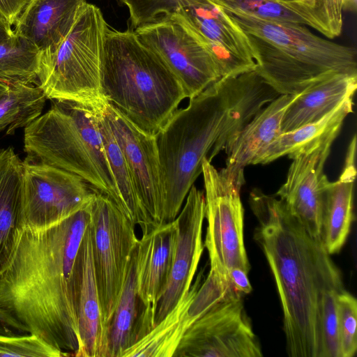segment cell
<instances>
[{
    "label": "cell",
    "instance_id": "7402d4cb",
    "mask_svg": "<svg viewBox=\"0 0 357 357\" xmlns=\"http://www.w3.org/2000/svg\"><path fill=\"white\" fill-rule=\"evenodd\" d=\"M23 161L13 146L0 149V275L10 264L24 230Z\"/></svg>",
    "mask_w": 357,
    "mask_h": 357
},
{
    "label": "cell",
    "instance_id": "e575fe53",
    "mask_svg": "<svg viewBox=\"0 0 357 357\" xmlns=\"http://www.w3.org/2000/svg\"><path fill=\"white\" fill-rule=\"evenodd\" d=\"M30 0H0V17L14 25Z\"/></svg>",
    "mask_w": 357,
    "mask_h": 357
},
{
    "label": "cell",
    "instance_id": "7a4b0ae2",
    "mask_svg": "<svg viewBox=\"0 0 357 357\" xmlns=\"http://www.w3.org/2000/svg\"><path fill=\"white\" fill-rule=\"evenodd\" d=\"M279 95L254 70L220 78L173 113L154 135L165 195L164 223L177 217L204 161L211 162Z\"/></svg>",
    "mask_w": 357,
    "mask_h": 357
},
{
    "label": "cell",
    "instance_id": "484cf974",
    "mask_svg": "<svg viewBox=\"0 0 357 357\" xmlns=\"http://www.w3.org/2000/svg\"><path fill=\"white\" fill-rule=\"evenodd\" d=\"M353 97L345 100L319 121L280 135L257 158L254 165H265L284 155L289 158L338 135L346 117L353 112Z\"/></svg>",
    "mask_w": 357,
    "mask_h": 357
},
{
    "label": "cell",
    "instance_id": "5bb4252c",
    "mask_svg": "<svg viewBox=\"0 0 357 357\" xmlns=\"http://www.w3.org/2000/svg\"><path fill=\"white\" fill-rule=\"evenodd\" d=\"M102 108L139 198L155 226L164 224L165 195L154 135L142 131L107 102Z\"/></svg>",
    "mask_w": 357,
    "mask_h": 357
},
{
    "label": "cell",
    "instance_id": "ab89813d",
    "mask_svg": "<svg viewBox=\"0 0 357 357\" xmlns=\"http://www.w3.org/2000/svg\"><path fill=\"white\" fill-rule=\"evenodd\" d=\"M10 89V84L0 79V99Z\"/></svg>",
    "mask_w": 357,
    "mask_h": 357
},
{
    "label": "cell",
    "instance_id": "7c38bea8",
    "mask_svg": "<svg viewBox=\"0 0 357 357\" xmlns=\"http://www.w3.org/2000/svg\"><path fill=\"white\" fill-rule=\"evenodd\" d=\"M134 31L170 68L182 84L186 98H194L220 78L206 47L172 15L158 18Z\"/></svg>",
    "mask_w": 357,
    "mask_h": 357
},
{
    "label": "cell",
    "instance_id": "ba28073f",
    "mask_svg": "<svg viewBox=\"0 0 357 357\" xmlns=\"http://www.w3.org/2000/svg\"><path fill=\"white\" fill-rule=\"evenodd\" d=\"M89 227L97 287L108 328L139 239L135 225L106 195L96 191L89 204Z\"/></svg>",
    "mask_w": 357,
    "mask_h": 357
},
{
    "label": "cell",
    "instance_id": "52a82bcc",
    "mask_svg": "<svg viewBox=\"0 0 357 357\" xmlns=\"http://www.w3.org/2000/svg\"><path fill=\"white\" fill-rule=\"evenodd\" d=\"M108 26L99 8L86 2L68 35L52 53L40 54L37 86L47 99L97 105Z\"/></svg>",
    "mask_w": 357,
    "mask_h": 357
},
{
    "label": "cell",
    "instance_id": "d6986e66",
    "mask_svg": "<svg viewBox=\"0 0 357 357\" xmlns=\"http://www.w3.org/2000/svg\"><path fill=\"white\" fill-rule=\"evenodd\" d=\"M298 94H281L263 107L225 149L226 166L221 170L238 187L245 183L244 169L282 134L283 116Z\"/></svg>",
    "mask_w": 357,
    "mask_h": 357
},
{
    "label": "cell",
    "instance_id": "9c48e42d",
    "mask_svg": "<svg viewBox=\"0 0 357 357\" xmlns=\"http://www.w3.org/2000/svg\"><path fill=\"white\" fill-rule=\"evenodd\" d=\"M202 174L208 223L204 245L208 252L210 271L228 278L232 268L248 273L250 265L244 244L241 188L206 160Z\"/></svg>",
    "mask_w": 357,
    "mask_h": 357
},
{
    "label": "cell",
    "instance_id": "d6a6232c",
    "mask_svg": "<svg viewBox=\"0 0 357 357\" xmlns=\"http://www.w3.org/2000/svg\"><path fill=\"white\" fill-rule=\"evenodd\" d=\"M338 293L336 291H326L321 299L320 324L322 357H341L336 304Z\"/></svg>",
    "mask_w": 357,
    "mask_h": 357
},
{
    "label": "cell",
    "instance_id": "60d3db41",
    "mask_svg": "<svg viewBox=\"0 0 357 357\" xmlns=\"http://www.w3.org/2000/svg\"><path fill=\"white\" fill-rule=\"evenodd\" d=\"M294 1H299V2L307 3L312 5L314 6V8L315 7V0H294ZM314 10H315V8H314ZM315 13H316V11H315Z\"/></svg>",
    "mask_w": 357,
    "mask_h": 357
},
{
    "label": "cell",
    "instance_id": "44dd1931",
    "mask_svg": "<svg viewBox=\"0 0 357 357\" xmlns=\"http://www.w3.org/2000/svg\"><path fill=\"white\" fill-rule=\"evenodd\" d=\"M356 137L347 151L342 171L335 181H328L324 194L321 241L330 255L340 251L354 219V188L356 176Z\"/></svg>",
    "mask_w": 357,
    "mask_h": 357
},
{
    "label": "cell",
    "instance_id": "603a6c76",
    "mask_svg": "<svg viewBox=\"0 0 357 357\" xmlns=\"http://www.w3.org/2000/svg\"><path fill=\"white\" fill-rule=\"evenodd\" d=\"M82 277L78 307L79 346L76 357H107V329L104 323L94 270L89 224L82 242Z\"/></svg>",
    "mask_w": 357,
    "mask_h": 357
},
{
    "label": "cell",
    "instance_id": "8992f818",
    "mask_svg": "<svg viewBox=\"0 0 357 357\" xmlns=\"http://www.w3.org/2000/svg\"><path fill=\"white\" fill-rule=\"evenodd\" d=\"M97 105L54 100L24 128V150L30 159L79 176L122 211L98 125Z\"/></svg>",
    "mask_w": 357,
    "mask_h": 357
},
{
    "label": "cell",
    "instance_id": "ffe728a7",
    "mask_svg": "<svg viewBox=\"0 0 357 357\" xmlns=\"http://www.w3.org/2000/svg\"><path fill=\"white\" fill-rule=\"evenodd\" d=\"M86 0H30L14 24L15 35L40 54L54 52L73 26Z\"/></svg>",
    "mask_w": 357,
    "mask_h": 357
},
{
    "label": "cell",
    "instance_id": "30bf717a",
    "mask_svg": "<svg viewBox=\"0 0 357 357\" xmlns=\"http://www.w3.org/2000/svg\"><path fill=\"white\" fill-rule=\"evenodd\" d=\"M96 191L77 175L26 157L22 182L24 229L56 225L89 204Z\"/></svg>",
    "mask_w": 357,
    "mask_h": 357
},
{
    "label": "cell",
    "instance_id": "5b68a950",
    "mask_svg": "<svg viewBox=\"0 0 357 357\" xmlns=\"http://www.w3.org/2000/svg\"><path fill=\"white\" fill-rule=\"evenodd\" d=\"M229 13L248 38L255 70L280 95L301 93L335 74H357L355 47L321 38L303 25Z\"/></svg>",
    "mask_w": 357,
    "mask_h": 357
},
{
    "label": "cell",
    "instance_id": "8d00e7d4",
    "mask_svg": "<svg viewBox=\"0 0 357 357\" xmlns=\"http://www.w3.org/2000/svg\"><path fill=\"white\" fill-rule=\"evenodd\" d=\"M229 278L234 288L242 294H250L252 286L248 278V273L240 268H232L228 273Z\"/></svg>",
    "mask_w": 357,
    "mask_h": 357
},
{
    "label": "cell",
    "instance_id": "6da1fadb",
    "mask_svg": "<svg viewBox=\"0 0 357 357\" xmlns=\"http://www.w3.org/2000/svg\"><path fill=\"white\" fill-rule=\"evenodd\" d=\"M89 204L46 229H24L0 275V307L25 332L73 356L79 346L82 242Z\"/></svg>",
    "mask_w": 357,
    "mask_h": 357
},
{
    "label": "cell",
    "instance_id": "f35d334b",
    "mask_svg": "<svg viewBox=\"0 0 357 357\" xmlns=\"http://www.w3.org/2000/svg\"><path fill=\"white\" fill-rule=\"evenodd\" d=\"M15 36L11 26L0 17V43L7 42Z\"/></svg>",
    "mask_w": 357,
    "mask_h": 357
},
{
    "label": "cell",
    "instance_id": "277c9868",
    "mask_svg": "<svg viewBox=\"0 0 357 357\" xmlns=\"http://www.w3.org/2000/svg\"><path fill=\"white\" fill-rule=\"evenodd\" d=\"M100 93L105 102L150 135L158 132L186 98L170 68L130 29L107 30Z\"/></svg>",
    "mask_w": 357,
    "mask_h": 357
},
{
    "label": "cell",
    "instance_id": "1f68e13d",
    "mask_svg": "<svg viewBox=\"0 0 357 357\" xmlns=\"http://www.w3.org/2000/svg\"><path fill=\"white\" fill-rule=\"evenodd\" d=\"M341 357H353L357 350V301L345 289L336 296Z\"/></svg>",
    "mask_w": 357,
    "mask_h": 357
},
{
    "label": "cell",
    "instance_id": "2e32d148",
    "mask_svg": "<svg viewBox=\"0 0 357 357\" xmlns=\"http://www.w3.org/2000/svg\"><path fill=\"white\" fill-rule=\"evenodd\" d=\"M175 220L177 238L169 282L159 301L155 326L189 291L204 251L202 226L206 213L204 194L194 185Z\"/></svg>",
    "mask_w": 357,
    "mask_h": 357
},
{
    "label": "cell",
    "instance_id": "74e56055",
    "mask_svg": "<svg viewBox=\"0 0 357 357\" xmlns=\"http://www.w3.org/2000/svg\"><path fill=\"white\" fill-rule=\"evenodd\" d=\"M13 330L25 332L24 328L17 321L0 307V333L10 335Z\"/></svg>",
    "mask_w": 357,
    "mask_h": 357
},
{
    "label": "cell",
    "instance_id": "83f0119b",
    "mask_svg": "<svg viewBox=\"0 0 357 357\" xmlns=\"http://www.w3.org/2000/svg\"><path fill=\"white\" fill-rule=\"evenodd\" d=\"M229 13L261 20L311 27L324 34L312 5L294 0H211Z\"/></svg>",
    "mask_w": 357,
    "mask_h": 357
},
{
    "label": "cell",
    "instance_id": "4316f807",
    "mask_svg": "<svg viewBox=\"0 0 357 357\" xmlns=\"http://www.w3.org/2000/svg\"><path fill=\"white\" fill-rule=\"evenodd\" d=\"M98 105L97 121L104 149L121 203L122 212L143 234L155 227L135 190L125 158L109 126L102 104Z\"/></svg>",
    "mask_w": 357,
    "mask_h": 357
},
{
    "label": "cell",
    "instance_id": "d4e9b609",
    "mask_svg": "<svg viewBox=\"0 0 357 357\" xmlns=\"http://www.w3.org/2000/svg\"><path fill=\"white\" fill-rule=\"evenodd\" d=\"M357 89V74L337 73L310 86L299 93L282 119V132L320 120L349 98Z\"/></svg>",
    "mask_w": 357,
    "mask_h": 357
},
{
    "label": "cell",
    "instance_id": "f546056e",
    "mask_svg": "<svg viewBox=\"0 0 357 357\" xmlns=\"http://www.w3.org/2000/svg\"><path fill=\"white\" fill-rule=\"evenodd\" d=\"M40 55L35 47L16 36L0 43V79L37 86Z\"/></svg>",
    "mask_w": 357,
    "mask_h": 357
},
{
    "label": "cell",
    "instance_id": "3957f363",
    "mask_svg": "<svg viewBox=\"0 0 357 357\" xmlns=\"http://www.w3.org/2000/svg\"><path fill=\"white\" fill-rule=\"evenodd\" d=\"M257 218L254 238L274 278L291 357H322L321 304L328 291L344 290L340 269L321 239L312 236L279 199L259 189L250 195Z\"/></svg>",
    "mask_w": 357,
    "mask_h": 357
},
{
    "label": "cell",
    "instance_id": "836d02e7",
    "mask_svg": "<svg viewBox=\"0 0 357 357\" xmlns=\"http://www.w3.org/2000/svg\"><path fill=\"white\" fill-rule=\"evenodd\" d=\"M344 0H315V11L324 29V36L330 39L339 36L343 25Z\"/></svg>",
    "mask_w": 357,
    "mask_h": 357
},
{
    "label": "cell",
    "instance_id": "f1b7e54d",
    "mask_svg": "<svg viewBox=\"0 0 357 357\" xmlns=\"http://www.w3.org/2000/svg\"><path fill=\"white\" fill-rule=\"evenodd\" d=\"M47 98L38 86L21 82L10 84V89L0 99V132L6 128L11 135L25 128L39 116Z\"/></svg>",
    "mask_w": 357,
    "mask_h": 357
},
{
    "label": "cell",
    "instance_id": "8fae6325",
    "mask_svg": "<svg viewBox=\"0 0 357 357\" xmlns=\"http://www.w3.org/2000/svg\"><path fill=\"white\" fill-rule=\"evenodd\" d=\"M262 352L242 294L222 301L196 320L182 337L176 357H260Z\"/></svg>",
    "mask_w": 357,
    "mask_h": 357
},
{
    "label": "cell",
    "instance_id": "ac0fdd59",
    "mask_svg": "<svg viewBox=\"0 0 357 357\" xmlns=\"http://www.w3.org/2000/svg\"><path fill=\"white\" fill-rule=\"evenodd\" d=\"M176 220L143 234L137 249L136 281L150 326L155 327L158 305L167 284L177 238Z\"/></svg>",
    "mask_w": 357,
    "mask_h": 357
},
{
    "label": "cell",
    "instance_id": "4dcf8cb0",
    "mask_svg": "<svg viewBox=\"0 0 357 357\" xmlns=\"http://www.w3.org/2000/svg\"><path fill=\"white\" fill-rule=\"evenodd\" d=\"M70 354L54 348L40 337L29 333L15 335L0 333V357H63Z\"/></svg>",
    "mask_w": 357,
    "mask_h": 357
},
{
    "label": "cell",
    "instance_id": "e0dca14e",
    "mask_svg": "<svg viewBox=\"0 0 357 357\" xmlns=\"http://www.w3.org/2000/svg\"><path fill=\"white\" fill-rule=\"evenodd\" d=\"M204 271H200L195 283L174 308L148 334L126 351L122 357L174 356L192 324L223 298L218 287L207 283L202 284Z\"/></svg>",
    "mask_w": 357,
    "mask_h": 357
},
{
    "label": "cell",
    "instance_id": "9a60e30c",
    "mask_svg": "<svg viewBox=\"0 0 357 357\" xmlns=\"http://www.w3.org/2000/svg\"><path fill=\"white\" fill-rule=\"evenodd\" d=\"M333 141L291 157L286 181L276 192L285 208L312 236L321 240L324 194L329 181L324 166Z\"/></svg>",
    "mask_w": 357,
    "mask_h": 357
},
{
    "label": "cell",
    "instance_id": "cb8c5ba5",
    "mask_svg": "<svg viewBox=\"0 0 357 357\" xmlns=\"http://www.w3.org/2000/svg\"><path fill=\"white\" fill-rule=\"evenodd\" d=\"M137 245L131 255L118 303L108 325L107 357H122L126 351L152 330L137 291Z\"/></svg>",
    "mask_w": 357,
    "mask_h": 357
},
{
    "label": "cell",
    "instance_id": "d590c367",
    "mask_svg": "<svg viewBox=\"0 0 357 357\" xmlns=\"http://www.w3.org/2000/svg\"><path fill=\"white\" fill-rule=\"evenodd\" d=\"M156 14L168 15L185 7L191 0H144Z\"/></svg>",
    "mask_w": 357,
    "mask_h": 357
},
{
    "label": "cell",
    "instance_id": "4fadbf2b",
    "mask_svg": "<svg viewBox=\"0 0 357 357\" xmlns=\"http://www.w3.org/2000/svg\"><path fill=\"white\" fill-rule=\"evenodd\" d=\"M169 15L186 26L206 47L220 78L255 70L245 33L227 11L211 0H192Z\"/></svg>",
    "mask_w": 357,
    "mask_h": 357
}]
</instances>
